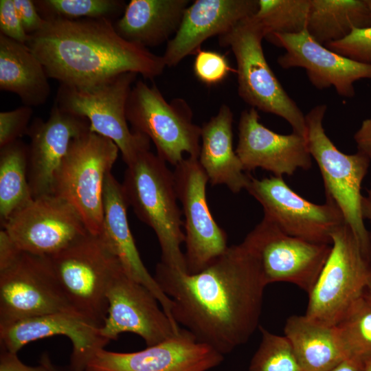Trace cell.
<instances>
[{"mask_svg": "<svg viewBox=\"0 0 371 371\" xmlns=\"http://www.w3.org/2000/svg\"><path fill=\"white\" fill-rule=\"evenodd\" d=\"M0 371H49L42 363L37 366H30L23 363L17 354L1 350Z\"/></svg>", "mask_w": 371, "mask_h": 371, "instance_id": "ab89813d", "label": "cell"}, {"mask_svg": "<svg viewBox=\"0 0 371 371\" xmlns=\"http://www.w3.org/2000/svg\"><path fill=\"white\" fill-rule=\"evenodd\" d=\"M361 212L363 220L368 219L371 225V186L367 190V194L366 196H362L361 201ZM369 232L371 243V229Z\"/></svg>", "mask_w": 371, "mask_h": 371, "instance_id": "7bdbcfd3", "label": "cell"}, {"mask_svg": "<svg viewBox=\"0 0 371 371\" xmlns=\"http://www.w3.org/2000/svg\"><path fill=\"white\" fill-rule=\"evenodd\" d=\"M32 113V107L25 105L0 113V148L26 135Z\"/></svg>", "mask_w": 371, "mask_h": 371, "instance_id": "d590c367", "label": "cell"}, {"mask_svg": "<svg viewBox=\"0 0 371 371\" xmlns=\"http://www.w3.org/2000/svg\"><path fill=\"white\" fill-rule=\"evenodd\" d=\"M1 227L23 251L46 257L89 233L76 210L53 194L34 199Z\"/></svg>", "mask_w": 371, "mask_h": 371, "instance_id": "2e32d148", "label": "cell"}, {"mask_svg": "<svg viewBox=\"0 0 371 371\" xmlns=\"http://www.w3.org/2000/svg\"><path fill=\"white\" fill-rule=\"evenodd\" d=\"M54 371H73L71 370H70L69 368V369H65V368H56Z\"/></svg>", "mask_w": 371, "mask_h": 371, "instance_id": "bcb514c9", "label": "cell"}, {"mask_svg": "<svg viewBox=\"0 0 371 371\" xmlns=\"http://www.w3.org/2000/svg\"><path fill=\"white\" fill-rule=\"evenodd\" d=\"M193 71L199 80L212 86L223 81L234 69L224 54L201 49L195 54Z\"/></svg>", "mask_w": 371, "mask_h": 371, "instance_id": "836d02e7", "label": "cell"}, {"mask_svg": "<svg viewBox=\"0 0 371 371\" xmlns=\"http://www.w3.org/2000/svg\"><path fill=\"white\" fill-rule=\"evenodd\" d=\"M47 258L71 306L102 326L108 286L122 266L100 235L88 233Z\"/></svg>", "mask_w": 371, "mask_h": 371, "instance_id": "30bf717a", "label": "cell"}, {"mask_svg": "<svg viewBox=\"0 0 371 371\" xmlns=\"http://www.w3.org/2000/svg\"><path fill=\"white\" fill-rule=\"evenodd\" d=\"M28 180V146L21 139L0 148V221L33 201Z\"/></svg>", "mask_w": 371, "mask_h": 371, "instance_id": "f1b7e54d", "label": "cell"}, {"mask_svg": "<svg viewBox=\"0 0 371 371\" xmlns=\"http://www.w3.org/2000/svg\"><path fill=\"white\" fill-rule=\"evenodd\" d=\"M126 112L131 130L147 136L157 155L166 163L176 166L185 153L199 158L201 127L193 122L185 100L168 102L155 85L138 80L129 94Z\"/></svg>", "mask_w": 371, "mask_h": 371, "instance_id": "9c48e42d", "label": "cell"}, {"mask_svg": "<svg viewBox=\"0 0 371 371\" xmlns=\"http://www.w3.org/2000/svg\"><path fill=\"white\" fill-rule=\"evenodd\" d=\"M327 371H364V361L355 358H347Z\"/></svg>", "mask_w": 371, "mask_h": 371, "instance_id": "b9f144b4", "label": "cell"}, {"mask_svg": "<svg viewBox=\"0 0 371 371\" xmlns=\"http://www.w3.org/2000/svg\"><path fill=\"white\" fill-rule=\"evenodd\" d=\"M173 175L178 200L184 216L187 273H199L223 254L227 236L215 221L208 206L207 176L198 158L188 157L175 166Z\"/></svg>", "mask_w": 371, "mask_h": 371, "instance_id": "7c38bea8", "label": "cell"}, {"mask_svg": "<svg viewBox=\"0 0 371 371\" xmlns=\"http://www.w3.org/2000/svg\"><path fill=\"white\" fill-rule=\"evenodd\" d=\"M223 359L224 355L181 327L167 339L139 351L101 349L89 361L85 371H208Z\"/></svg>", "mask_w": 371, "mask_h": 371, "instance_id": "e0dca14e", "label": "cell"}, {"mask_svg": "<svg viewBox=\"0 0 371 371\" xmlns=\"http://www.w3.org/2000/svg\"><path fill=\"white\" fill-rule=\"evenodd\" d=\"M357 151H359L371 159V117L364 120L354 135Z\"/></svg>", "mask_w": 371, "mask_h": 371, "instance_id": "60d3db41", "label": "cell"}, {"mask_svg": "<svg viewBox=\"0 0 371 371\" xmlns=\"http://www.w3.org/2000/svg\"><path fill=\"white\" fill-rule=\"evenodd\" d=\"M126 166L124 192L138 218L155 232L161 249L160 262L187 273L181 250L185 241L182 211L177 203L173 172L150 150L140 153Z\"/></svg>", "mask_w": 371, "mask_h": 371, "instance_id": "3957f363", "label": "cell"}, {"mask_svg": "<svg viewBox=\"0 0 371 371\" xmlns=\"http://www.w3.org/2000/svg\"><path fill=\"white\" fill-rule=\"evenodd\" d=\"M67 310L74 309L47 257L23 251L10 267L0 272V326Z\"/></svg>", "mask_w": 371, "mask_h": 371, "instance_id": "5bb4252c", "label": "cell"}, {"mask_svg": "<svg viewBox=\"0 0 371 371\" xmlns=\"http://www.w3.org/2000/svg\"><path fill=\"white\" fill-rule=\"evenodd\" d=\"M137 75L125 72L88 87L60 84L54 103L87 119L91 132L113 141L126 166L150 149V139L130 129L126 118V103Z\"/></svg>", "mask_w": 371, "mask_h": 371, "instance_id": "5b68a950", "label": "cell"}, {"mask_svg": "<svg viewBox=\"0 0 371 371\" xmlns=\"http://www.w3.org/2000/svg\"><path fill=\"white\" fill-rule=\"evenodd\" d=\"M306 30L325 45L341 40L353 29L371 27V0H310Z\"/></svg>", "mask_w": 371, "mask_h": 371, "instance_id": "83f0119b", "label": "cell"}, {"mask_svg": "<svg viewBox=\"0 0 371 371\" xmlns=\"http://www.w3.org/2000/svg\"><path fill=\"white\" fill-rule=\"evenodd\" d=\"M364 371H371V357L364 361Z\"/></svg>", "mask_w": 371, "mask_h": 371, "instance_id": "ee69618b", "label": "cell"}, {"mask_svg": "<svg viewBox=\"0 0 371 371\" xmlns=\"http://www.w3.org/2000/svg\"><path fill=\"white\" fill-rule=\"evenodd\" d=\"M188 0H131L114 24L124 39L146 47L170 40L181 24Z\"/></svg>", "mask_w": 371, "mask_h": 371, "instance_id": "d4e9b609", "label": "cell"}, {"mask_svg": "<svg viewBox=\"0 0 371 371\" xmlns=\"http://www.w3.org/2000/svg\"><path fill=\"white\" fill-rule=\"evenodd\" d=\"M23 252L6 231L1 228L0 231V272L10 267Z\"/></svg>", "mask_w": 371, "mask_h": 371, "instance_id": "f35d334b", "label": "cell"}, {"mask_svg": "<svg viewBox=\"0 0 371 371\" xmlns=\"http://www.w3.org/2000/svg\"><path fill=\"white\" fill-rule=\"evenodd\" d=\"M365 295H366L367 296L371 298V284H370L368 289L366 290Z\"/></svg>", "mask_w": 371, "mask_h": 371, "instance_id": "f6af8a7d", "label": "cell"}, {"mask_svg": "<svg viewBox=\"0 0 371 371\" xmlns=\"http://www.w3.org/2000/svg\"><path fill=\"white\" fill-rule=\"evenodd\" d=\"M257 256L265 279L293 284L307 293L315 283L332 245L287 235L262 218L243 240Z\"/></svg>", "mask_w": 371, "mask_h": 371, "instance_id": "4fadbf2b", "label": "cell"}, {"mask_svg": "<svg viewBox=\"0 0 371 371\" xmlns=\"http://www.w3.org/2000/svg\"><path fill=\"white\" fill-rule=\"evenodd\" d=\"M13 1L25 32L30 35L39 31L45 21L39 14L34 1L13 0Z\"/></svg>", "mask_w": 371, "mask_h": 371, "instance_id": "74e56055", "label": "cell"}, {"mask_svg": "<svg viewBox=\"0 0 371 371\" xmlns=\"http://www.w3.org/2000/svg\"><path fill=\"white\" fill-rule=\"evenodd\" d=\"M265 32L252 16L219 36V43L229 47L237 65L238 92L251 107L285 120L293 132L305 137V115L287 94L269 67L262 41Z\"/></svg>", "mask_w": 371, "mask_h": 371, "instance_id": "8992f818", "label": "cell"}, {"mask_svg": "<svg viewBox=\"0 0 371 371\" xmlns=\"http://www.w3.org/2000/svg\"><path fill=\"white\" fill-rule=\"evenodd\" d=\"M347 358L371 357V298L364 294L335 326Z\"/></svg>", "mask_w": 371, "mask_h": 371, "instance_id": "4dcf8cb0", "label": "cell"}, {"mask_svg": "<svg viewBox=\"0 0 371 371\" xmlns=\"http://www.w3.org/2000/svg\"><path fill=\"white\" fill-rule=\"evenodd\" d=\"M265 38L286 50L278 58L281 67L304 68L317 89L333 87L339 95L352 98L356 81L371 80V64L355 61L330 50L317 42L307 30L293 34H271Z\"/></svg>", "mask_w": 371, "mask_h": 371, "instance_id": "d6986e66", "label": "cell"}, {"mask_svg": "<svg viewBox=\"0 0 371 371\" xmlns=\"http://www.w3.org/2000/svg\"><path fill=\"white\" fill-rule=\"evenodd\" d=\"M108 312L100 328L102 335L115 340L123 333L141 337L147 346L160 343L179 332L154 294L120 267L106 291Z\"/></svg>", "mask_w": 371, "mask_h": 371, "instance_id": "9a60e30c", "label": "cell"}, {"mask_svg": "<svg viewBox=\"0 0 371 371\" xmlns=\"http://www.w3.org/2000/svg\"><path fill=\"white\" fill-rule=\"evenodd\" d=\"M128 206L122 183L110 172L104 185L103 220L98 235L119 260L127 275L154 294L176 324L172 316V300L163 292L141 259L128 221Z\"/></svg>", "mask_w": 371, "mask_h": 371, "instance_id": "603a6c76", "label": "cell"}, {"mask_svg": "<svg viewBox=\"0 0 371 371\" xmlns=\"http://www.w3.org/2000/svg\"><path fill=\"white\" fill-rule=\"evenodd\" d=\"M258 8V0L194 1L186 9L178 30L167 42L161 56L165 65L174 67L185 57L195 55L205 40L227 33L254 15Z\"/></svg>", "mask_w": 371, "mask_h": 371, "instance_id": "7402d4cb", "label": "cell"}, {"mask_svg": "<svg viewBox=\"0 0 371 371\" xmlns=\"http://www.w3.org/2000/svg\"><path fill=\"white\" fill-rule=\"evenodd\" d=\"M102 325L75 310L23 319L0 326L1 350L17 354L26 344L55 335L72 344L69 369L85 371L89 361L109 342L101 334Z\"/></svg>", "mask_w": 371, "mask_h": 371, "instance_id": "ac0fdd59", "label": "cell"}, {"mask_svg": "<svg viewBox=\"0 0 371 371\" xmlns=\"http://www.w3.org/2000/svg\"><path fill=\"white\" fill-rule=\"evenodd\" d=\"M34 3L44 20L100 18L112 20L124 12L126 5L119 0H37Z\"/></svg>", "mask_w": 371, "mask_h": 371, "instance_id": "1f68e13d", "label": "cell"}, {"mask_svg": "<svg viewBox=\"0 0 371 371\" xmlns=\"http://www.w3.org/2000/svg\"><path fill=\"white\" fill-rule=\"evenodd\" d=\"M49 76L24 43L0 33V89L16 94L25 106L45 104L50 94Z\"/></svg>", "mask_w": 371, "mask_h": 371, "instance_id": "484cf974", "label": "cell"}, {"mask_svg": "<svg viewBox=\"0 0 371 371\" xmlns=\"http://www.w3.org/2000/svg\"><path fill=\"white\" fill-rule=\"evenodd\" d=\"M325 104L312 108L305 115L306 140L311 157L322 177L326 198L340 209L346 223L358 239L365 254L371 258L370 232L361 212V184L371 159L357 151L347 155L340 151L327 136L323 126Z\"/></svg>", "mask_w": 371, "mask_h": 371, "instance_id": "52a82bcc", "label": "cell"}, {"mask_svg": "<svg viewBox=\"0 0 371 371\" xmlns=\"http://www.w3.org/2000/svg\"><path fill=\"white\" fill-rule=\"evenodd\" d=\"M258 1V8L253 16L263 27L265 36L271 34H293L306 30L310 0Z\"/></svg>", "mask_w": 371, "mask_h": 371, "instance_id": "f546056e", "label": "cell"}, {"mask_svg": "<svg viewBox=\"0 0 371 371\" xmlns=\"http://www.w3.org/2000/svg\"><path fill=\"white\" fill-rule=\"evenodd\" d=\"M235 150L245 172L262 168L283 177L293 175L300 168L308 170L312 165L304 136L271 131L260 122L259 114L253 107L241 113Z\"/></svg>", "mask_w": 371, "mask_h": 371, "instance_id": "ffe728a7", "label": "cell"}, {"mask_svg": "<svg viewBox=\"0 0 371 371\" xmlns=\"http://www.w3.org/2000/svg\"><path fill=\"white\" fill-rule=\"evenodd\" d=\"M261 341L250 361L248 371H304L284 335L262 326Z\"/></svg>", "mask_w": 371, "mask_h": 371, "instance_id": "d6a6232c", "label": "cell"}, {"mask_svg": "<svg viewBox=\"0 0 371 371\" xmlns=\"http://www.w3.org/2000/svg\"><path fill=\"white\" fill-rule=\"evenodd\" d=\"M172 300V316L196 339L225 355L260 327L265 287L259 260L243 240L189 274L159 262L153 276Z\"/></svg>", "mask_w": 371, "mask_h": 371, "instance_id": "6da1fadb", "label": "cell"}, {"mask_svg": "<svg viewBox=\"0 0 371 371\" xmlns=\"http://www.w3.org/2000/svg\"><path fill=\"white\" fill-rule=\"evenodd\" d=\"M45 21L26 45L60 84L88 87L125 72L153 79L166 67L162 56L121 37L112 20Z\"/></svg>", "mask_w": 371, "mask_h": 371, "instance_id": "7a4b0ae2", "label": "cell"}, {"mask_svg": "<svg viewBox=\"0 0 371 371\" xmlns=\"http://www.w3.org/2000/svg\"><path fill=\"white\" fill-rule=\"evenodd\" d=\"M0 32L4 36L26 44L28 35L22 25L13 0L0 1Z\"/></svg>", "mask_w": 371, "mask_h": 371, "instance_id": "8d00e7d4", "label": "cell"}, {"mask_svg": "<svg viewBox=\"0 0 371 371\" xmlns=\"http://www.w3.org/2000/svg\"><path fill=\"white\" fill-rule=\"evenodd\" d=\"M233 113L223 104L218 113L201 126L199 162L212 186L225 185L233 193L245 189L246 173L233 148Z\"/></svg>", "mask_w": 371, "mask_h": 371, "instance_id": "cb8c5ba5", "label": "cell"}, {"mask_svg": "<svg viewBox=\"0 0 371 371\" xmlns=\"http://www.w3.org/2000/svg\"><path fill=\"white\" fill-rule=\"evenodd\" d=\"M119 152L113 141L89 131L72 141L55 177L53 195L69 203L93 235L102 229L105 181Z\"/></svg>", "mask_w": 371, "mask_h": 371, "instance_id": "ba28073f", "label": "cell"}, {"mask_svg": "<svg viewBox=\"0 0 371 371\" xmlns=\"http://www.w3.org/2000/svg\"><path fill=\"white\" fill-rule=\"evenodd\" d=\"M89 121L52 106L47 121L35 118L27 129L28 180L34 199L53 194L56 175L72 141L89 132Z\"/></svg>", "mask_w": 371, "mask_h": 371, "instance_id": "44dd1931", "label": "cell"}, {"mask_svg": "<svg viewBox=\"0 0 371 371\" xmlns=\"http://www.w3.org/2000/svg\"><path fill=\"white\" fill-rule=\"evenodd\" d=\"M324 46L355 61L371 64V27L355 28L344 38L330 42Z\"/></svg>", "mask_w": 371, "mask_h": 371, "instance_id": "e575fe53", "label": "cell"}, {"mask_svg": "<svg viewBox=\"0 0 371 371\" xmlns=\"http://www.w3.org/2000/svg\"><path fill=\"white\" fill-rule=\"evenodd\" d=\"M262 205L263 218L284 234L308 241L332 245L331 235L346 223L338 206L329 198L312 203L294 192L282 177H250L245 188Z\"/></svg>", "mask_w": 371, "mask_h": 371, "instance_id": "8fae6325", "label": "cell"}, {"mask_svg": "<svg viewBox=\"0 0 371 371\" xmlns=\"http://www.w3.org/2000/svg\"><path fill=\"white\" fill-rule=\"evenodd\" d=\"M332 248L308 293L306 316L335 326L371 284V258L346 223L331 235Z\"/></svg>", "mask_w": 371, "mask_h": 371, "instance_id": "277c9868", "label": "cell"}, {"mask_svg": "<svg viewBox=\"0 0 371 371\" xmlns=\"http://www.w3.org/2000/svg\"><path fill=\"white\" fill-rule=\"evenodd\" d=\"M284 333L304 371H327L347 359L335 326L292 315Z\"/></svg>", "mask_w": 371, "mask_h": 371, "instance_id": "4316f807", "label": "cell"}]
</instances>
